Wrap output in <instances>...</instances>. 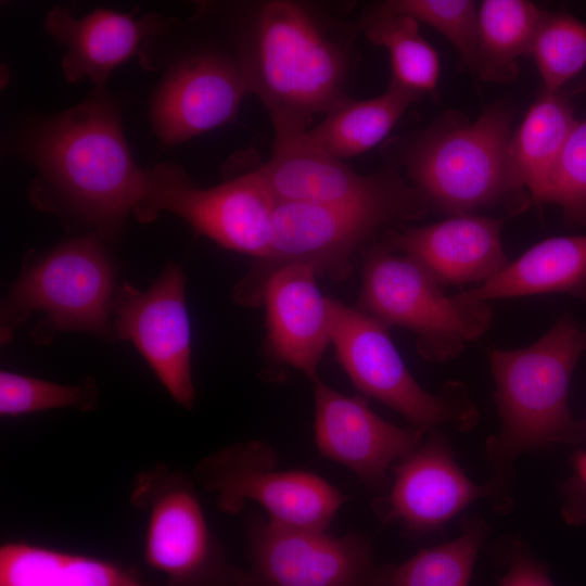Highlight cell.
Returning a JSON list of instances; mask_svg holds the SVG:
<instances>
[{"label": "cell", "mask_w": 586, "mask_h": 586, "mask_svg": "<svg viewBox=\"0 0 586 586\" xmlns=\"http://www.w3.org/2000/svg\"><path fill=\"white\" fill-rule=\"evenodd\" d=\"M542 203L558 205L569 226L586 225V118L570 133Z\"/></svg>", "instance_id": "obj_31"}, {"label": "cell", "mask_w": 586, "mask_h": 586, "mask_svg": "<svg viewBox=\"0 0 586 586\" xmlns=\"http://www.w3.org/2000/svg\"><path fill=\"white\" fill-rule=\"evenodd\" d=\"M572 462L581 481L586 485V450L575 453Z\"/></svg>", "instance_id": "obj_33"}, {"label": "cell", "mask_w": 586, "mask_h": 586, "mask_svg": "<svg viewBox=\"0 0 586 586\" xmlns=\"http://www.w3.org/2000/svg\"><path fill=\"white\" fill-rule=\"evenodd\" d=\"M423 196L406 182L370 199L342 203L279 202L272 214L266 255L254 259L233 289L239 305L259 307L268 279L291 265L309 266L317 275L345 280L355 254L381 229L420 219L429 211Z\"/></svg>", "instance_id": "obj_4"}, {"label": "cell", "mask_w": 586, "mask_h": 586, "mask_svg": "<svg viewBox=\"0 0 586 586\" xmlns=\"http://www.w3.org/2000/svg\"><path fill=\"white\" fill-rule=\"evenodd\" d=\"M97 400L98 387L91 379L62 385L15 372L0 373V415L4 417L66 407L91 411Z\"/></svg>", "instance_id": "obj_29"}, {"label": "cell", "mask_w": 586, "mask_h": 586, "mask_svg": "<svg viewBox=\"0 0 586 586\" xmlns=\"http://www.w3.org/2000/svg\"><path fill=\"white\" fill-rule=\"evenodd\" d=\"M270 158L258 170L276 202L342 203L387 193L405 181L393 170L360 175L318 148L307 130L273 129Z\"/></svg>", "instance_id": "obj_18"}, {"label": "cell", "mask_w": 586, "mask_h": 586, "mask_svg": "<svg viewBox=\"0 0 586 586\" xmlns=\"http://www.w3.org/2000/svg\"><path fill=\"white\" fill-rule=\"evenodd\" d=\"M584 353L586 328L570 313L528 346L489 349L500 419L499 431L484 446L493 476L514 485L519 457L586 441V420L574 418L569 408L570 382Z\"/></svg>", "instance_id": "obj_2"}, {"label": "cell", "mask_w": 586, "mask_h": 586, "mask_svg": "<svg viewBox=\"0 0 586 586\" xmlns=\"http://www.w3.org/2000/svg\"><path fill=\"white\" fill-rule=\"evenodd\" d=\"M505 221L473 213L454 215L421 227L387 228L380 242L418 262L443 288L476 286L511 262L501 241Z\"/></svg>", "instance_id": "obj_17"}, {"label": "cell", "mask_w": 586, "mask_h": 586, "mask_svg": "<svg viewBox=\"0 0 586 586\" xmlns=\"http://www.w3.org/2000/svg\"><path fill=\"white\" fill-rule=\"evenodd\" d=\"M54 205L112 234L142 206L148 170L132 160L117 110L92 98L39 126L25 143ZM47 202V203H48Z\"/></svg>", "instance_id": "obj_1"}, {"label": "cell", "mask_w": 586, "mask_h": 586, "mask_svg": "<svg viewBox=\"0 0 586 586\" xmlns=\"http://www.w3.org/2000/svg\"><path fill=\"white\" fill-rule=\"evenodd\" d=\"M576 124L570 101L559 91L544 89L512 135V169L531 201L543 202L561 152Z\"/></svg>", "instance_id": "obj_24"}, {"label": "cell", "mask_w": 586, "mask_h": 586, "mask_svg": "<svg viewBox=\"0 0 586 586\" xmlns=\"http://www.w3.org/2000/svg\"><path fill=\"white\" fill-rule=\"evenodd\" d=\"M130 504L148 515L144 561L165 586H242L243 570L227 561L184 473L163 463L140 471Z\"/></svg>", "instance_id": "obj_9"}, {"label": "cell", "mask_w": 586, "mask_h": 586, "mask_svg": "<svg viewBox=\"0 0 586 586\" xmlns=\"http://www.w3.org/2000/svg\"><path fill=\"white\" fill-rule=\"evenodd\" d=\"M276 200L258 168L211 188L196 187L173 165L148 170V191L137 216L149 221L161 211L187 220L226 249L266 255Z\"/></svg>", "instance_id": "obj_11"}, {"label": "cell", "mask_w": 586, "mask_h": 586, "mask_svg": "<svg viewBox=\"0 0 586 586\" xmlns=\"http://www.w3.org/2000/svg\"><path fill=\"white\" fill-rule=\"evenodd\" d=\"M0 586H150L112 561L24 542L0 547Z\"/></svg>", "instance_id": "obj_22"}, {"label": "cell", "mask_w": 586, "mask_h": 586, "mask_svg": "<svg viewBox=\"0 0 586 586\" xmlns=\"http://www.w3.org/2000/svg\"><path fill=\"white\" fill-rule=\"evenodd\" d=\"M358 308L387 329L412 331L418 353L435 362L456 358L493 320L487 303L463 292L447 295L418 262L381 242L364 252Z\"/></svg>", "instance_id": "obj_6"}, {"label": "cell", "mask_w": 586, "mask_h": 586, "mask_svg": "<svg viewBox=\"0 0 586 586\" xmlns=\"http://www.w3.org/2000/svg\"><path fill=\"white\" fill-rule=\"evenodd\" d=\"M164 24L154 14L136 20L102 9L76 18L58 5L48 13L46 29L66 47L62 66L69 80L88 77L102 85L116 66L133 54L144 37L161 30Z\"/></svg>", "instance_id": "obj_20"}, {"label": "cell", "mask_w": 586, "mask_h": 586, "mask_svg": "<svg viewBox=\"0 0 586 586\" xmlns=\"http://www.w3.org/2000/svg\"><path fill=\"white\" fill-rule=\"evenodd\" d=\"M313 384L319 451L351 469L369 491L385 494L390 469L421 445L425 432L382 419L362 397L341 394L320 379Z\"/></svg>", "instance_id": "obj_15"}, {"label": "cell", "mask_w": 586, "mask_h": 586, "mask_svg": "<svg viewBox=\"0 0 586 586\" xmlns=\"http://www.w3.org/2000/svg\"><path fill=\"white\" fill-rule=\"evenodd\" d=\"M463 293L485 303L549 293L586 298V235L546 239L486 282Z\"/></svg>", "instance_id": "obj_21"}, {"label": "cell", "mask_w": 586, "mask_h": 586, "mask_svg": "<svg viewBox=\"0 0 586 586\" xmlns=\"http://www.w3.org/2000/svg\"><path fill=\"white\" fill-rule=\"evenodd\" d=\"M488 533L487 522L481 515H467L455 539L423 548L399 564L378 566L374 586H469Z\"/></svg>", "instance_id": "obj_26"}, {"label": "cell", "mask_w": 586, "mask_h": 586, "mask_svg": "<svg viewBox=\"0 0 586 586\" xmlns=\"http://www.w3.org/2000/svg\"><path fill=\"white\" fill-rule=\"evenodd\" d=\"M360 25L370 42L387 50L392 81L421 94L435 92L440 56L419 33L418 21L375 8Z\"/></svg>", "instance_id": "obj_27"}, {"label": "cell", "mask_w": 586, "mask_h": 586, "mask_svg": "<svg viewBox=\"0 0 586 586\" xmlns=\"http://www.w3.org/2000/svg\"><path fill=\"white\" fill-rule=\"evenodd\" d=\"M386 495L374 501L385 523L398 524L420 537L441 530L473 502L487 499L496 511L513 505V486L498 477L474 483L457 463L450 443L440 431L429 432L421 445L393 467Z\"/></svg>", "instance_id": "obj_12"}, {"label": "cell", "mask_w": 586, "mask_h": 586, "mask_svg": "<svg viewBox=\"0 0 586 586\" xmlns=\"http://www.w3.org/2000/svg\"><path fill=\"white\" fill-rule=\"evenodd\" d=\"M544 11L525 0H485L479 8L474 71L485 81L508 82L530 53Z\"/></svg>", "instance_id": "obj_25"}, {"label": "cell", "mask_w": 586, "mask_h": 586, "mask_svg": "<svg viewBox=\"0 0 586 586\" xmlns=\"http://www.w3.org/2000/svg\"><path fill=\"white\" fill-rule=\"evenodd\" d=\"M317 276L309 266L283 267L268 279L260 301L270 353L311 382L319 379V364L331 344L329 296L318 288Z\"/></svg>", "instance_id": "obj_19"}, {"label": "cell", "mask_w": 586, "mask_h": 586, "mask_svg": "<svg viewBox=\"0 0 586 586\" xmlns=\"http://www.w3.org/2000/svg\"><path fill=\"white\" fill-rule=\"evenodd\" d=\"M114 281V267L95 234L64 242L31 259L2 304V342L35 313L43 315L33 331L39 343L68 330L111 339Z\"/></svg>", "instance_id": "obj_7"}, {"label": "cell", "mask_w": 586, "mask_h": 586, "mask_svg": "<svg viewBox=\"0 0 586 586\" xmlns=\"http://www.w3.org/2000/svg\"><path fill=\"white\" fill-rule=\"evenodd\" d=\"M378 9L408 15L442 34L456 49L462 62L474 69L477 46L479 10L470 0H391Z\"/></svg>", "instance_id": "obj_30"}, {"label": "cell", "mask_w": 586, "mask_h": 586, "mask_svg": "<svg viewBox=\"0 0 586 586\" xmlns=\"http://www.w3.org/2000/svg\"><path fill=\"white\" fill-rule=\"evenodd\" d=\"M238 61L273 129L308 130L315 115L346 97V52L294 1L259 7Z\"/></svg>", "instance_id": "obj_3"}, {"label": "cell", "mask_w": 586, "mask_h": 586, "mask_svg": "<svg viewBox=\"0 0 586 586\" xmlns=\"http://www.w3.org/2000/svg\"><path fill=\"white\" fill-rule=\"evenodd\" d=\"M245 528L250 568L242 586H374L372 548L358 533L291 528L255 512Z\"/></svg>", "instance_id": "obj_13"}, {"label": "cell", "mask_w": 586, "mask_h": 586, "mask_svg": "<svg viewBox=\"0 0 586 586\" xmlns=\"http://www.w3.org/2000/svg\"><path fill=\"white\" fill-rule=\"evenodd\" d=\"M111 313L117 336L131 342L175 402L191 409L195 392L186 277L181 268L166 266L145 291L123 284L115 290Z\"/></svg>", "instance_id": "obj_14"}, {"label": "cell", "mask_w": 586, "mask_h": 586, "mask_svg": "<svg viewBox=\"0 0 586 586\" xmlns=\"http://www.w3.org/2000/svg\"><path fill=\"white\" fill-rule=\"evenodd\" d=\"M277 462L275 450L264 442L237 443L203 458L194 476L215 495L222 512L235 514L255 502L276 524L327 531L345 497L319 475L280 471Z\"/></svg>", "instance_id": "obj_10"}, {"label": "cell", "mask_w": 586, "mask_h": 586, "mask_svg": "<svg viewBox=\"0 0 586 586\" xmlns=\"http://www.w3.org/2000/svg\"><path fill=\"white\" fill-rule=\"evenodd\" d=\"M511 120L509 109L493 105L472 123L441 122L416 137L403 162L429 207L454 216L530 204L512 169Z\"/></svg>", "instance_id": "obj_5"}, {"label": "cell", "mask_w": 586, "mask_h": 586, "mask_svg": "<svg viewBox=\"0 0 586 586\" xmlns=\"http://www.w3.org/2000/svg\"><path fill=\"white\" fill-rule=\"evenodd\" d=\"M329 306L331 344L360 392L425 433L443 426L469 432L477 425L479 410L462 382L449 381L438 394L428 392L406 367L383 323L330 296Z\"/></svg>", "instance_id": "obj_8"}, {"label": "cell", "mask_w": 586, "mask_h": 586, "mask_svg": "<svg viewBox=\"0 0 586 586\" xmlns=\"http://www.w3.org/2000/svg\"><path fill=\"white\" fill-rule=\"evenodd\" d=\"M422 95L391 80L388 88L375 98L345 97L306 136L316 148L335 158L356 156L381 142Z\"/></svg>", "instance_id": "obj_23"}, {"label": "cell", "mask_w": 586, "mask_h": 586, "mask_svg": "<svg viewBox=\"0 0 586 586\" xmlns=\"http://www.w3.org/2000/svg\"><path fill=\"white\" fill-rule=\"evenodd\" d=\"M491 555L506 566L499 586H555L546 565L533 556L522 539L500 538L493 545Z\"/></svg>", "instance_id": "obj_32"}, {"label": "cell", "mask_w": 586, "mask_h": 586, "mask_svg": "<svg viewBox=\"0 0 586 586\" xmlns=\"http://www.w3.org/2000/svg\"><path fill=\"white\" fill-rule=\"evenodd\" d=\"M544 89L559 91L586 65V24L568 12H544L533 38Z\"/></svg>", "instance_id": "obj_28"}, {"label": "cell", "mask_w": 586, "mask_h": 586, "mask_svg": "<svg viewBox=\"0 0 586 586\" xmlns=\"http://www.w3.org/2000/svg\"><path fill=\"white\" fill-rule=\"evenodd\" d=\"M247 81L239 61L205 51L177 63L156 89L151 120L160 140L173 145L231 122Z\"/></svg>", "instance_id": "obj_16"}]
</instances>
